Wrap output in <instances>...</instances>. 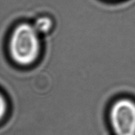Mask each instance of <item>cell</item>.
I'll return each instance as SVG.
<instances>
[{"instance_id":"obj_3","label":"cell","mask_w":135,"mask_h":135,"mask_svg":"<svg viewBox=\"0 0 135 135\" xmlns=\"http://www.w3.org/2000/svg\"><path fill=\"white\" fill-rule=\"evenodd\" d=\"M33 26L40 35L47 34L52 30L54 25L52 18L48 16H41L36 19Z\"/></svg>"},{"instance_id":"obj_1","label":"cell","mask_w":135,"mask_h":135,"mask_svg":"<svg viewBox=\"0 0 135 135\" xmlns=\"http://www.w3.org/2000/svg\"><path fill=\"white\" fill-rule=\"evenodd\" d=\"M41 37L29 23H21L13 28L7 41V52L14 66L30 69L37 65L43 52Z\"/></svg>"},{"instance_id":"obj_4","label":"cell","mask_w":135,"mask_h":135,"mask_svg":"<svg viewBox=\"0 0 135 135\" xmlns=\"http://www.w3.org/2000/svg\"><path fill=\"white\" fill-rule=\"evenodd\" d=\"M11 113V103L8 97L0 89V125L5 123Z\"/></svg>"},{"instance_id":"obj_2","label":"cell","mask_w":135,"mask_h":135,"mask_svg":"<svg viewBox=\"0 0 135 135\" xmlns=\"http://www.w3.org/2000/svg\"><path fill=\"white\" fill-rule=\"evenodd\" d=\"M106 120L113 135H135V97L114 98L107 108Z\"/></svg>"}]
</instances>
